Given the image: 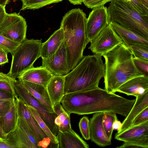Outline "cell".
I'll return each mask as SVG.
<instances>
[{
  "label": "cell",
  "instance_id": "7dc6e473",
  "mask_svg": "<svg viewBox=\"0 0 148 148\" xmlns=\"http://www.w3.org/2000/svg\"><path fill=\"white\" fill-rule=\"evenodd\" d=\"M9 2L10 0H0V5L5 6Z\"/></svg>",
  "mask_w": 148,
  "mask_h": 148
},
{
  "label": "cell",
  "instance_id": "d590c367",
  "mask_svg": "<svg viewBox=\"0 0 148 148\" xmlns=\"http://www.w3.org/2000/svg\"><path fill=\"white\" fill-rule=\"evenodd\" d=\"M147 121H148V107L144 109L136 116L130 127L141 124Z\"/></svg>",
  "mask_w": 148,
  "mask_h": 148
},
{
  "label": "cell",
  "instance_id": "f6af8a7d",
  "mask_svg": "<svg viewBox=\"0 0 148 148\" xmlns=\"http://www.w3.org/2000/svg\"><path fill=\"white\" fill-rule=\"evenodd\" d=\"M122 126V123L118 120V119L116 120L114 122L113 125V130L119 131Z\"/></svg>",
  "mask_w": 148,
  "mask_h": 148
},
{
  "label": "cell",
  "instance_id": "8d00e7d4",
  "mask_svg": "<svg viewBox=\"0 0 148 148\" xmlns=\"http://www.w3.org/2000/svg\"><path fill=\"white\" fill-rule=\"evenodd\" d=\"M112 0H84L83 2L88 8L90 9L103 6Z\"/></svg>",
  "mask_w": 148,
  "mask_h": 148
},
{
  "label": "cell",
  "instance_id": "484cf974",
  "mask_svg": "<svg viewBox=\"0 0 148 148\" xmlns=\"http://www.w3.org/2000/svg\"><path fill=\"white\" fill-rule=\"evenodd\" d=\"M16 80V78L8 74L0 73V90L11 93L16 99L18 97L14 88V84Z\"/></svg>",
  "mask_w": 148,
  "mask_h": 148
},
{
  "label": "cell",
  "instance_id": "60d3db41",
  "mask_svg": "<svg viewBox=\"0 0 148 148\" xmlns=\"http://www.w3.org/2000/svg\"><path fill=\"white\" fill-rule=\"evenodd\" d=\"M15 99L14 96L11 93L0 90V100L12 99Z\"/></svg>",
  "mask_w": 148,
  "mask_h": 148
},
{
  "label": "cell",
  "instance_id": "277c9868",
  "mask_svg": "<svg viewBox=\"0 0 148 148\" xmlns=\"http://www.w3.org/2000/svg\"><path fill=\"white\" fill-rule=\"evenodd\" d=\"M105 72V64L101 55L83 56L75 68L64 76V95L98 88Z\"/></svg>",
  "mask_w": 148,
  "mask_h": 148
},
{
  "label": "cell",
  "instance_id": "d4e9b609",
  "mask_svg": "<svg viewBox=\"0 0 148 148\" xmlns=\"http://www.w3.org/2000/svg\"><path fill=\"white\" fill-rule=\"evenodd\" d=\"M53 108L57 115L54 123L58 131L63 132L71 129L70 115L64 109L60 103L55 104Z\"/></svg>",
  "mask_w": 148,
  "mask_h": 148
},
{
  "label": "cell",
  "instance_id": "4fadbf2b",
  "mask_svg": "<svg viewBox=\"0 0 148 148\" xmlns=\"http://www.w3.org/2000/svg\"><path fill=\"white\" fill-rule=\"evenodd\" d=\"M103 112L94 114L90 121V137L91 141L98 146L105 147L111 145L106 135L102 123Z\"/></svg>",
  "mask_w": 148,
  "mask_h": 148
},
{
  "label": "cell",
  "instance_id": "5bb4252c",
  "mask_svg": "<svg viewBox=\"0 0 148 148\" xmlns=\"http://www.w3.org/2000/svg\"><path fill=\"white\" fill-rule=\"evenodd\" d=\"M115 138L123 142H137L148 145V121L116 134Z\"/></svg>",
  "mask_w": 148,
  "mask_h": 148
},
{
  "label": "cell",
  "instance_id": "5b68a950",
  "mask_svg": "<svg viewBox=\"0 0 148 148\" xmlns=\"http://www.w3.org/2000/svg\"><path fill=\"white\" fill-rule=\"evenodd\" d=\"M107 8L109 23L124 27L148 38V17L141 15L129 3L112 0Z\"/></svg>",
  "mask_w": 148,
  "mask_h": 148
},
{
  "label": "cell",
  "instance_id": "ac0fdd59",
  "mask_svg": "<svg viewBox=\"0 0 148 148\" xmlns=\"http://www.w3.org/2000/svg\"><path fill=\"white\" fill-rule=\"evenodd\" d=\"M58 148H88L89 145L72 129L59 131L57 135Z\"/></svg>",
  "mask_w": 148,
  "mask_h": 148
},
{
  "label": "cell",
  "instance_id": "7a4b0ae2",
  "mask_svg": "<svg viewBox=\"0 0 148 148\" xmlns=\"http://www.w3.org/2000/svg\"><path fill=\"white\" fill-rule=\"evenodd\" d=\"M103 56L105 60V89L109 92L115 93L128 80L143 75L135 66L128 47L123 43Z\"/></svg>",
  "mask_w": 148,
  "mask_h": 148
},
{
  "label": "cell",
  "instance_id": "bcb514c9",
  "mask_svg": "<svg viewBox=\"0 0 148 148\" xmlns=\"http://www.w3.org/2000/svg\"><path fill=\"white\" fill-rule=\"evenodd\" d=\"M69 2L74 5L82 4L84 0H68Z\"/></svg>",
  "mask_w": 148,
  "mask_h": 148
},
{
  "label": "cell",
  "instance_id": "d6986e66",
  "mask_svg": "<svg viewBox=\"0 0 148 148\" xmlns=\"http://www.w3.org/2000/svg\"><path fill=\"white\" fill-rule=\"evenodd\" d=\"M136 97L133 107L122 123L120 129L116 134L120 133L130 127L136 116L144 109L148 107V90Z\"/></svg>",
  "mask_w": 148,
  "mask_h": 148
},
{
  "label": "cell",
  "instance_id": "e0dca14e",
  "mask_svg": "<svg viewBox=\"0 0 148 148\" xmlns=\"http://www.w3.org/2000/svg\"><path fill=\"white\" fill-rule=\"evenodd\" d=\"M111 27L121 39L123 43L127 47L134 45L148 46V38L128 29L114 22L110 23Z\"/></svg>",
  "mask_w": 148,
  "mask_h": 148
},
{
  "label": "cell",
  "instance_id": "30bf717a",
  "mask_svg": "<svg viewBox=\"0 0 148 148\" xmlns=\"http://www.w3.org/2000/svg\"><path fill=\"white\" fill-rule=\"evenodd\" d=\"M91 43L88 47L94 54L103 56L122 41L109 24Z\"/></svg>",
  "mask_w": 148,
  "mask_h": 148
},
{
  "label": "cell",
  "instance_id": "4dcf8cb0",
  "mask_svg": "<svg viewBox=\"0 0 148 148\" xmlns=\"http://www.w3.org/2000/svg\"><path fill=\"white\" fill-rule=\"evenodd\" d=\"M128 48L134 57L148 60V46L134 45Z\"/></svg>",
  "mask_w": 148,
  "mask_h": 148
},
{
  "label": "cell",
  "instance_id": "7c38bea8",
  "mask_svg": "<svg viewBox=\"0 0 148 148\" xmlns=\"http://www.w3.org/2000/svg\"><path fill=\"white\" fill-rule=\"evenodd\" d=\"M109 24L107 8L103 6L92 9L87 18L86 24L89 42H92Z\"/></svg>",
  "mask_w": 148,
  "mask_h": 148
},
{
  "label": "cell",
  "instance_id": "2e32d148",
  "mask_svg": "<svg viewBox=\"0 0 148 148\" xmlns=\"http://www.w3.org/2000/svg\"><path fill=\"white\" fill-rule=\"evenodd\" d=\"M147 90L148 77L142 75L128 80L120 86L116 92L136 97Z\"/></svg>",
  "mask_w": 148,
  "mask_h": 148
},
{
  "label": "cell",
  "instance_id": "8fae6325",
  "mask_svg": "<svg viewBox=\"0 0 148 148\" xmlns=\"http://www.w3.org/2000/svg\"><path fill=\"white\" fill-rule=\"evenodd\" d=\"M42 66L45 67L53 75L65 76L70 72L66 43L64 40L53 55L47 58L42 59Z\"/></svg>",
  "mask_w": 148,
  "mask_h": 148
},
{
  "label": "cell",
  "instance_id": "9c48e42d",
  "mask_svg": "<svg viewBox=\"0 0 148 148\" xmlns=\"http://www.w3.org/2000/svg\"><path fill=\"white\" fill-rule=\"evenodd\" d=\"M18 115L26 122L36 140L40 148L52 147L53 144L51 139L40 127L30 111L28 105L19 97L16 99Z\"/></svg>",
  "mask_w": 148,
  "mask_h": 148
},
{
  "label": "cell",
  "instance_id": "836d02e7",
  "mask_svg": "<svg viewBox=\"0 0 148 148\" xmlns=\"http://www.w3.org/2000/svg\"><path fill=\"white\" fill-rule=\"evenodd\" d=\"M133 61L136 67L142 75L148 77V60L134 57Z\"/></svg>",
  "mask_w": 148,
  "mask_h": 148
},
{
  "label": "cell",
  "instance_id": "74e56055",
  "mask_svg": "<svg viewBox=\"0 0 148 148\" xmlns=\"http://www.w3.org/2000/svg\"><path fill=\"white\" fill-rule=\"evenodd\" d=\"M14 99L0 100V117L3 116L8 111Z\"/></svg>",
  "mask_w": 148,
  "mask_h": 148
},
{
  "label": "cell",
  "instance_id": "ba28073f",
  "mask_svg": "<svg viewBox=\"0 0 148 148\" xmlns=\"http://www.w3.org/2000/svg\"><path fill=\"white\" fill-rule=\"evenodd\" d=\"M27 27L25 19L19 13H7L0 25V34L10 39L21 43L26 38Z\"/></svg>",
  "mask_w": 148,
  "mask_h": 148
},
{
  "label": "cell",
  "instance_id": "e575fe53",
  "mask_svg": "<svg viewBox=\"0 0 148 148\" xmlns=\"http://www.w3.org/2000/svg\"><path fill=\"white\" fill-rule=\"evenodd\" d=\"M128 2L141 15L148 17V8L143 4L141 0H123Z\"/></svg>",
  "mask_w": 148,
  "mask_h": 148
},
{
  "label": "cell",
  "instance_id": "d6a6232c",
  "mask_svg": "<svg viewBox=\"0 0 148 148\" xmlns=\"http://www.w3.org/2000/svg\"><path fill=\"white\" fill-rule=\"evenodd\" d=\"M79 127L83 138L86 140H90V121L88 117L84 116L80 119Z\"/></svg>",
  "mask_w": 148,
  "mask_h": 148
},
{
  "label": "cell",
  "instance_id": "6da1fadb",
  "mask_svg": "<svg viewBox=\"0 0 148 148\" xmlns=\"http://www.w3.org/2000/svg\"><path fill=\"white\" fill-rule=\"evenodd\" d=\"M135 101L136 99H129L98 87L66 94L60 103L70 115L71 113L84 115L110 112L126 117Z\"/></svg>",
  "mask_w": 148,
  "mask_h": 148
},
{
  "label": "cell",
  "instance_id": "ee69618b",
  "mask_svg": "<svg viewBox=\"0 0 148 148\" xmlns=\"http://www.w3.org/2000/svg\"><path fill=\"white\" fill-rule=\"evenodd\" d=\"M0 148H14V147L11 143L6 140H0Z\"/></svg>",
  "mask_w": 148,
  "mask_h": 148
},
{
  "label": "cell",
  "instance_id": "cb8c5ba5",
  "mask_svg": "<svg viewBox=\"0 0 148 148\" xmlns=\"http://www.w3.org/2000/svg\"><path fill=\"white\" fill-rule=\"evenodd\" d=\"M6 140L15 148H36L18 125L14 130L7 135Z\"/></svg>",
  "mask_w": 148,
  "mask_h": 148
},
{
  "label": "cell",
  "instance_id": "603a6c76",
  "mask_svg": "<svg viewBox=\"0 0 148 148\" xmlns=\"http://www.w3.org/2000/svg\"><path fill=\"white\" fill-rule=\"evenodd\" d=\"M18 117L16 99H14L8 111L3 116L0 117L3 129L7 135L16 128Z\"/></svg>",
  "mask_w": 148,
  "mask_h": 148
},
{
  "label": "cell",
  "instance_id": "c3c4849f",
  "mask_svg": "<svg viewBox=\"0 0 148 148\" xmlns=\"http://www.w3.org/2000/svg\"><path fill=\"white\" fill-rule=\"evenodd\" d=\"M141 1L145 6L148 8V0H141Z\"/></svg>",
  "mask_w": 148,
  "mask_h": 148
},
{
  "label": "cell",
  "instance_id": "83f0119b",
  "mask_svg": "<svg viewBox=\"0 0 148 148\" xmlns=\"http://www.w3.org/2000/svg\"><path fill=\"white\" fill-rule=\"evenodd\" d=\"M118 119L116 114L112 112H103L102 119L103 126L106 135L111 141L113 131V125L114 121Z\"/></svg>",
  "mask_w": 148,
  "mask_h": 148
},
{
  "label": "cell",
  "instance_id": "f1b7e54d",
  "mask_svg": "<svg viewBox=\"0 0 148 148\" xmlns=\"http://www.w3.org/2000/svg\"><path fill=\"white\" fill-rule=\"evenodd\" d=\"M28 106L32 113L41 129L51 139L53 143L58 145V141L57 136L53 134L36 111L32 106L28 105Z\"/></svg>",
  "mask_w": 148,
  "mask_h": 148
},
{
  "label": "cell",
  "instance_id": "ab89813d",
  "mask_svg": "<svg viewBox=\"0 0 148 148\" xmlns=\"http://www.w3.org/2000/svg\"><path fill=\"white\" fill-rule=\"evenodd\" d=\"M8 53L0 47V65L8 62Z\"/></svg>",
  "mask_w": 148,
  "mask_h": 148
},
{
  "label": "cell",
  "instance_id": "f546056e",
  "mask_svg": "<svg viewBox=\"0 0 148 148\" xmlns=\"http://www.w3.org/2000/svg\"><path fill=\"white\" fill-rule=\"evenodd\" d=\"M21 43L10 39L0 34V47L12 54Z\"/></svg>",
  "mask_w": 148,
  "mask_h": 148
},
{
  "label": "cell",
  "instance_id": "7402d4cb",
  "mask_svg": "<svg viewBox=\"0 0 148 148\" xmlns=\"http://www.w3.org/2000/svg\"><path fill=\"white\" fill-rule=\"evenodd\" d=\"M64 76L53 75L48 83L47 89L53 106L61 101L64 96Z\"/></svg>",
  "mask_w": 148,
  "mask_h": 148
},
{
  "label": "cell",
  "instance_id": "3957f363",
  "mask_svg": "<svg viewBox=\"0 0 148 148\" xmlns=\"http://www.w3.org/2000/svg\"><path fill=\"white\" fill-rule=\"evenodd\" d=\"M85 13L79 8L72 9L63 17L60 27L63 30L71 71L83 57L84 51L89 42L88 38Z\"/></svg>",
  "mask_w": 148,
  "mask_h": 148
},
{
  "label": "cell",
  "instance_id": "7bdbcfd3",
  "mask_svg": "<svg viewBox=\"0 0 148 148\" xmlns=\"http://www.w3.org/2000/svg\"><path fill=\"white\" fill-rule=\"evenodd\" d=\"M7 135L5 133L3 129L2 123L0 118V140H6Z\"/></svg>",
  "mask_w": 148,
  "mask_h": 148
},
{
  "label": "cell",
  "instance_id": "4316f807",
  "mask_svg": "<svg viewBox=\"0 0 148 148\" xmlns=\"http://www.w3.org/2000/svg\"><path fill=\"white\" fill-rule=\"evenodd\" d=\"M20 0L22 2L21 10L39 9L52 3L60 2L62 0Z\"/></svg>",
  "mask_w": 148,
  "mask_h": 148
},
{
  "label": "cell",
  "instance_id": "8992f818",
  "mask_svg": "<svg viewBox=\"0 0 148 148\" xmlns=\"http://www.w3.org/2000/svg\"><path fill=\"white\" fill-rule=\"evenodd\" d=\"M41 39L26 38L12 54L9 71L10 76L16 78L24 71L34 67L36 61L40 57Z\"/></svg>",
  "mask_w": 148,
  "mask_h": 148
},
{
  "label": "cell",
  "instance_id": "f35d334b",
  "mask_svg": "<svg viewBox=\"0 0 148 148\" xmlns=\"http://www.w3.org/2000/svg\"><path fill=\"white\" fill-rule=\"evenodd\" d=\"M117 148H148V145L137 142H125Z\"/></svg>",
  "mask_w": 148,
  "mask_h": 148
},
{
  "label": "cell",
  "instance_id": "52a82bcc",
  "mask_svg": "<svg viewBox=\"0 0 148 148\" xmlns=\"http://www.w3.org/2000/svg\"><path fill=\"white\" fill-rule=\"evenodd\" d=\"M14 88L18 97L36 111L53 134L57 136L59 131L54 123L55 119L57 116L56 113L50 112L35 98L18 80L14 83Z\"/></svg>",
  "mask_w": 148,
  "mask_h": 148
},
{
  "label": "cell",
  "instance_id": "1f68e13d",
  "mask_svg": "<svg viewBox=\"0 0 148 148\" xmlns=\"http://www.w3.org/2000/svg\"><path fill=\"white\" fill-rule=\"evenodd\" d=\"M17 125L25 133L31 142L36 148H40L35 138L29 129L26 122L21 117L18 116Z\"/></svg>",
  "mask_w": 148,
  "mask_h": 148
},
{
  "label": "cell",
  "instance_id": "ffe728a7",
  "mask_svg": "<svg viewBox=\"0 0 148 148\" xmlns=\"http://www.w3.org/2000/svg\"><path fill=\"white\" fill-rule=\"evenodd\" d=\"M20 81L35 98L50 112L55 113L46 87L26 81Z\"/></svg>",
  "mask_w": 148,
  "mask_h": 148
},
{
  "label": "cell",
  "instance_id": "44dd1931",
  "mask_svg": "<svg viewBox=\"0 0 148 148\" xmlns=\"http://www.w3.org/2000/svg\"><path fill=\"white\" fill-rule=\"evenodd\" d=\"M64 40L62 27L56 31L45 42L42 43L40 57L47 58L53 55L58 49Z\"/></svg>",
  "mask_w": 148,
  "mask_h": 148
},
{
  "label": "cell",
  "instance_id": "b9f144b4",
  "mask_svg": "<svg viewBox=\"0 0 148 148\" xmlns=\"http://www.w3.org/2000/svg\"><path fill=\"white\" fill-rule=\"evenodd\" d=\"M5 7V6L0 5V25L3 21L7 14Z\"/></svg>",
  "mask_w": 148,
  "mask_h": 148
},
{
  "label": "cell",
  "instance_id": "9a60e30c",
  "mask_svg": "<svg viewBox=\"0 0 148 148\" xmlns=\"http://www.w3.org/2000/svg\"><path fill=\"white\" fill-rule=\"evenodd\" d=\"M53 75L45 67H33L20 74L16 78L19 81H25L41 85L46 87Z\"/></svg>",
  "mask_w": 148,
  "mask_h": 148
}]
</instances>
